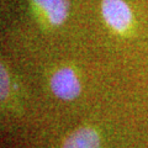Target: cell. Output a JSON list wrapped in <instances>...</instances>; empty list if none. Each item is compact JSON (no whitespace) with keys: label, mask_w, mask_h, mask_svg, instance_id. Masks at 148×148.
<instances>
[{"label":"cell","mask_w":148,"mask_h":148,"mask_svg":"<svg viewBox=\"0 0 148 148\" xmlns=\"http://www.w3.org/2000/svg\"><path fill=\"white\" fill-rule=\"evenodd\" d=\"M51 89L57 98L62 100H73L80 94V83L71 68L57 71L51 79Z\"/></svg>","instance_id":"cell-1"},{"label":"cell","mask_w":148,"mask_h":148,"mask_svg":"<svg viewBox=\"0 0 148 148\" xmlns=\"http://www.w3.org/2000/svg\"><path fill=\"white\" fill-rule=\"evenodd\" d=\"M101 12L106 24L116 31H125L131 24L132 12L123 0H103Z\"/></svg>","instance_id":"cell-2"},{"label":"cell","mask_w":148,"mask_h":148,"mask_svg":"<svg viewBox=\"0 0 148 148\" xmlns=\"http://www.w3.org/2000/svg\"><path fill=\"white\" fill-rule=\"evenodd\" d=\"M62 148H100V137L95 130L83 127L71 133Z\"/></svg>","instance_id":"cell-3"},{"label":"cell","mask_w":148,"mask_h":148,"mask_svg":"<svg viewBox=\"0 0 148 148\" xmlns=\"http://www.w3.org/2000/svg\"><path fill=\"white\" fill-rule=\"evenodd\" d=\"M35 4L46 12L48 20L53 25H61L68 16L67 0H34Z\"/></svg>","instance_id":"cell-4"},{"label":"cell","mask_w":148,"mask_h":148,"mask_svg":"<svg viewBox=\"0 0 148 148\" xmlns=\"http://www.w3.org/2000/svg\"><path fill=\"white\" fill-rule=\"evenodd\" d=\"M8 92H9V77L4 66H1V69H0V96H1L3 100L8 96Z\"/></svg>","instance_id":"cell-5"}]
</instances>
